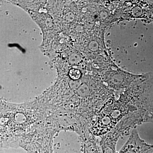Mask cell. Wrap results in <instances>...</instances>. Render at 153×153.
Instances as JSON below:
<instances>
[{
  "label": "cell",
  "instance_id": "cell-1",
  "mask_svg": "<svg viewBox=\"0 0 153 153\" xmlns=\"http://www.w3.org/2000/svg\"><path fill=\"white\" fill-rule=\"evenodd\" d=\"M118 153H153V145L141 138L136 129L132 130L127 142Z\"/></svg>",
  "mask_w": 153,
  "mask_h": 153
},
{
  "label": "cell",
  "instance_id": "cell-2",
  "mask_svg": "<svg viewBox=\"0 0 153 153\" xmlns=\"http://www.w3.org/2000/svg\"><path fill=\"white\" fill-rule=\"evenodd\" d=\"M122 136V133L116 127L104 135L101 141L102 153H118L116 152L117 144Z\"/></svg>",
  "mask_w": 153,
  "mask_h": 153
},
{
  "label": "cell",
  "instance_id": "cell-3",
  "mask_svg": "<svg viewBox=\"0 0 153 153\" xmlns=\"http://www.w3.org/2000/svg\"><path fill=\"white\" fill-rule=\"evenodd\" d=\"M123 82V76L120 74H117L112 76L111 79L110 83L113 85H120Z\"/></svg>",
  "mask_w": 153,
  "mask_h": 153
},
{
  "label": "cell",
  "instance_id": "cell-4",
  "mask_svg": "<svg viewBox=\"0 0 153 153\" xmlns=\"http://www.w3.org/2000/svg\"><path fill=\"white\" fill-rule=\"evenodd\" d=\"M69 76L71 79L77 80L80 78L81 73L80 71L76 68H71L69 71Z\"/></svg>",
  "mask_w": 153,
  "mask_h": 153
},
{
  "label": "cell",
  "instance_id": "cell-5",
  "mask_svg": "<svg viewBox=\"0 0 153 153\" xmlns=\"http://www.w3.org/2000/svg\"><path fill=\"white\" fill-rule=\"evenodd\" d=\"M81 60L80 56L77 54H72L70 57V61L71 63H77L80 61Z\"/></svg>",
  "mask_w": 153,
  "mask_h": 153
},
{
  "label": "cell",
  "instance_id": "cell-6",
  "mask_svg": "<svg viewBox=\"0 0 153 153\" xmlns=\"http://www.w3.org/2000/svg\"><path fill=\"white\" fill-rule=\"evenodd\" d=\"M98 43L95 41H91L88 45V48L92 51H96L98 49Z\"/></svg>",
  "mask_w": 153,
  "mask_h": 153
}]
</instances>
